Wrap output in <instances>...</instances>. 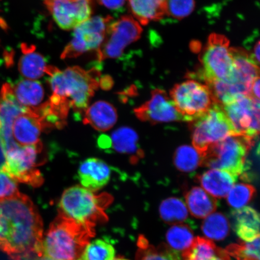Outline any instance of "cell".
Returning <instances> with one entry per match:
<instances>
[{
	"label": "cell",
	"instance_id": "7402d4cb",
	"mask_svg": "<svg viewBox=\"0 0 260 260\" xmlns=\"http://www.w3.org/2000/svg\"><path fill=\"white\" fill-rule=\"evenodd\" d=\"M22 56L19 59V73L26 79L36 80L44 76L47 64L45 58L36 51L34 45L22 44Z\"/></svg>",
	"mask_w": 260,
	"mask_h": 260
},
{
	"label": "cell",
	"instance_id": "ffe728a7",
	"mask_svg": "<svg viewBox=\"0 0 260 260\" xmlns=\"http://www.w3.org/2000/svg\"><path fill=\"white\" fill-rule=\"evenodd\" d=\"M83 123L99 132H106L115 125L118 115L111 104L100 101L84 111Z\"/></svg>",
	"mask_w": 260,
	"mask_h": 260
},
{
	"label": "cell",
	"instance_id": "4dcf8cb0",
	"mask_svg": "<svg viewBox=\"0 0 260 260\" xmlns=\"http://www.w3.org/2000/svg\"><path fill=\"white\" fill-rule=\"evenodd\" d=\"M174 162L179 170L191 172L203 165V156L196 148L190 146H182L175 152Z\"/></svg>",
	"mask_w": 260,
	"mask_h": 260
},
{
	"label": "cell",
	"instance_id": "cb8c5ba5",
	"mask_svg": "<svg viewBox=\"0 0 260 260\" xmlns=\"http://www.w3.org/2000/svg\"><path fill=\"white\" fill-rule=\"evenodd\" d=\"M12 87L16 100L26 108L38 107L44 99L43 87L37 81L28 79L19 80L15 84H12Z\"/></svg>",
	"mask_w": 260,
	"mask_h": 260
},
{
	"label": "cell",
	"instance_id": "836d02e7",
	"mask_svg": "<svg viewBox=\"0 0 260 260\" xmlns=\"http://www.w3.org/2000/svg\"><path fill=\"white\" fill-rule=\"evenodd\" d=\"M255 192V188L251 185L245 183L235 184L227 194L228 204L236 209H241L250 202Z\"/></svg>",
	"mask_w": 260,
	"mask_h": 260
},
{
	"label": "cell",
	"instance_id": "f35d334b",
	"mask_svg": "<svg viewBox=\"0 0 260 260\" xmlns=\"http://www.w3.org/2000/svg\"><path fill=\"white\" fill-rule=\"evenodd\" d=\"M206 260H231L230 255L228 254L225 250L220 249L219 252L215 255Z\"/></svg>",
	"mask_w": 260,
	"mask_h": 260
},
{
	"label": "cell",
	"instance_id": "d6a6232c",
	"mask_svg": "<svg viewBox=\"0 0 260 260\" xmlns=\"http://www.w3.org/2000/svg\"><path fill=\"white\" fill-rule=\"evenodd\" d=\"M225 251L237 260H259V237L252 242L232 244Z\"/></svg>",
	"mask_w": 260,
	"mask_h": 260
},
{
	"label": "cell",
	"instance_id": "3957f363",
	"mask_svg": "<svg viewBox=\"0 0 260 260\" xmlns=\"http://www.w3.org/2000/svg\"><path fill=\"white\" fill-rule=\"evenodd\" d=\"M45 73L48 76L53 95L66 100L78 113L85 111L91 97L100 85V73L97 69L86 71L73 67L61 71L47 66Z\"/></svg>",
	"mask_w": 260,
	"mask_h": 260
},
{
	"label": "cell",
	"instance_id": "f6af8a7d",
	"mask_svg": "<svg viewBox=\"0 0 260 260\" xmlns=\"http://www.w3.org/2000/svg\"><path fill=\"white\" fill-rule=\"evenodd\" d=\"M86 1H88V2H89V1H90V0H86Z\"/></svg>",
	"mask_w": 260,
	"mask_h": 260
},
{
	"label": "cell",
	"instance_id": "4fadbf2b",
	"mask_svg": "<svg viewBox=\"0 0 260 260\" xmlns=\"http://www.w3.org/2000/svg\"><path fill=\"white\" fill-rule=\"evenodd\" d=\"M44 3L54 21L63 30L74 29L92 14L89 2L86 0H44Z\"/></svg>",
	"mask_w": 260,
	"mask_h": 260
},
{
	"label": "cell",
	"instance_id": "7a4b0ae2",
	"mask_svg": "<svg viewBox=\"0 0 260 260\" xmlns=\"http://www.w3.org/2000/svg\"><path fill=\"white\" fill-rule=\"evenodd\" d=\"M95 235L93 228L58 211V216L43 236L40 256L55 260H77Z\"/></svg>",
	"mask_w": 260,
	"mask_h": 260
},
{
	"label": "cell",
	"instance_id": "7bdbcfd3",
	"mask_svg": "<svg viewBox=\"0 0 260 260\" xmlns=\"http://www.w3.org/2000/svg\"><path fill=\"white\" fill-rule=\"evenodd\" d=\"M35 260H55L50 258L46 257V256H39L38 258H36Z\"/></svg>",
	"mask_w": 260,
	"mask_h": 260
},
{
	"label": "cell",
	"instance_id": "f546056e",
	"mask_svg": "<svg viewBox=\"0 0 260 260\" xmlns=\"http://www.w3.org/2000/svg\"><path fill=\"white\" fill-rule=\"evenodd\" d=\"M220 249L212 240L204 237L194 238L192 244L183 252V260H206L217 254Z\"/></svg>",
	"mask_w": 260,
	"mask_h": 260
},
{
	"label": "cell",
	"instance_id": "1f68e13d",
	"mask_svg": "<svg viewBox=\"0 0 260 260\" xmlns=\"http://www.w3.org/2000/svg\"><path fill=\"white\" fill-rule=\"evenodd\" d=\"M115 250L110 244L96 239L87 244L82 254L77 260H113Z\"/></svg>",
	"mask_w": 260,
	"mask_h": 260
},
{
	"label": "cell",
	"instance_id": "603a6c76",
	"mask_svg": "<svg viewBox=\"0 0 260 260\" xmlns=\"http://www.w3.org/2000/svg\"><path fill=\"white\" fill-rule=\"evenodd\" d=\"M186 201L188 210L197 218H206L217 207L216 198L199 187H193L187 191Z\"/></svg>",
	"mask_w": 260,
	"mask_h": 260
},
{
	"label": "cell",
	"instance_id": "ba28073f",
	"mask_svg": "<svg viewBox=\"0 0 260 260\" xmlns=\"http://www.w3.org/2000/svg\"><path fill=\"white\" fill-rule=\"evenodd\" d=\"M172 102L184 121L192 122L215 104L207 84L190 80L177 84L171 91Z\"/></svg>",
	"mask_w": 260,
	"mask_h": 260
},
{
	"label": "cell",
	"instance_id": "d4e9b609",
	"mask_svg": "<svg viewBox=\"0 0 260 260\" xmlns=\"http://www.w3.org/2000/svg\"><path fill=\"white\" fill-rule=\"evenodd\" d=\"M202 230L208 239L220 241L226 238L230 232L229 220L223 214L213 213L203 221Z\"/></svg>",
	"mask_w": 260,
	"mask_h": 260
},
{
	"label": "cell",
	"instance_id": "6da1fadb",
	"mask_svg": "<svg viewBox=\"0 0 260 260\" xmlns=\"http://www.w3.org/2000/svg\"><path fill=\"white\" fill-rule=\"evenodd\" d=\"M43 223L30 198L19 192L0 198V251L13 260L31 254L40 256Z\"/></svg>",
	"mask_w": 260,
	"mask_h": 260
},
{
	"label": "cell",
	"instance_id": "ac0fdd59",
	"mask_svg": "<svg viewBox=\"0 0 260 260\" xmlns=\"http://www.w3.org/2000/svg\"><path fill=\"white\" fill-rule=\"evenodd\" d=\"M237 178L229 172L213 169L201 175L198 180L208 193L215 198H222L227 196Z\"/></svg>",
	"mask_w": 260,
	"mask_h": 260
},
{
	"label": "cell",
	"instance_id": "8d00e7d4",
	"mask_svg": "<svg viewBox=\"0 0 260 260\" xmlns=\"http://www.w3.org/2000/svg\"><path fill=\"white\" fill-rule=\"evenodd\" d=\"M127 0H99L101 5L112 11H118L125 5Z\"/></svg>",
	"mask_w": 260,
	"mask_h": 260
},
{
	"label": "cell",
	"instance_id": "9c48e42d",
	"mask_svg": "<svg viewBox=\"0 0 260 260\" xmlns=\"http://www.w3.org/2000/svg\"><path fill=\"white\" fill-rule=\"evenodd\" d=\"M42 150L41 142L34 145L18 146L6 152L1 171L16 182L34 187L41 186L44 178L37 168L38 155Z\"/></svg>",
	"mask_w": 260,
	"mask_h": 260
},
{
	"label": "cell",
	"instance_id": "ab89813d",
	"mask_svg": "<svg viewBox=\"0 0 260 260\" xmlns=\"http://www.w3.org/2000/svg\"><path fill=\"white\" fill-rule=\"evenodd\" d=\"M99 145L102 148H109L111 146V140L107 136H101L99 141Z\"/></svg>",
	"mask_w": 260,
	"mask_h": 260
},
{
	"label": "cell",
	"instance_id": "b9f144b4",
	"mask_svg": "<svg viewBox=\"0 0 260 260\" xmlns=\"http://www.w3.org/2000/svg\"><path fill=\"white\" fill-rule=\"evenodd\" d=\"M0 27L3 29L8 28L7 24L6 23L5 21L1 17V16H0Z\"/></svg>",
	"mask_w": 260,
	"mask_h": 260
},
{
	"label": "cell",
	"instance_id": "277c9868",
	"mask_svg": "<svg viewBox=\"0 0 260 260\" xmlns=\"http://www.w3.org/2000/svg\"><path fill=\"white\" fill-rule=\"evenodd\" d=\"M112 200L111 195L108 193L96 194L85 187L75 186L63 191L58 211L94 229L98 223L108 220L105 210Z\"/></svg>",
	"mask_w": 260,
	"mask_h": 260
},
{
	"label": "cell",
	"instance_id": "8992f818",
	"mask_svg": "<svg viewBox=\"0 0 260 260\" xmlns=\"http://www.w3.org/2000/svg\"><path fill=\"white\" fill-rule=\"evenodd\" d=\"M200 59L203 77L207 84L232 80L235 70V57L225 36L210 35Z\"/></svg>",
	"mask_w": 260,
	"mask_h": 260
},
{
	"label": "cell",
	"instance_id": "7c38bea8",
	"mask_svg": "<svg viewBox=\"0 0 260 260\" xmlns=\"http://www.w3.org/2000/svg\"><path fill=\"white\" fill-rule=\"evenodd\" d=\"M236 134L254 140L259 131V100L249 95L222 106Z\"/></svg>",
	"mask_w": 260,
	"mask_h": 260
},
{
	"label": "cell",
	"instance_id": "e575fe53",
	"mask_svg": "<svg viewBox=\"0 0 260 260\" xmlns=\"http://www.w3.org/2000/svg\"><path fill=\"white\" fill-rule=\"evenodd\" d=\"M194 7V0H166V14L177 19L186 18Z\"/></svg>",
	"mask_w": 260,
	"mask_h": 260
},
{
	"label": "cell",
	"instance_id": "d590c367",
	"mask_svg": "<svg viewBox=\"0 0 260 260\" xmlns=\"http://www.w3.org/2000/svg\"><path fill=\"white\" fill-rule=\"evenodd\" d=\"M19 192L17 182L0 170V198L11 197Z\"/></svg>",
	"mask_w": 260,
	"mask_h": 260
},
{
	"label": "cell",
	"instance_id": "44dd1931",
	"mask_svg": "<svg viewBox=\"0 0 260 260\" xmlns=\"http://www.w3.org/2000/svg\"><path fill=\"white\" fill-rule=\"evenodd\" d=\"M130 11L139 23L146 25L164 18L166 0H127Z\"/></svg>",
	"mask_w": 260,
	"mask_h": 260
},
{
	"label": "cell",
	"instance_id": "d6986e66",
	"mask_svg": "<svg viewBox=\"0 0 260 260\" xmlns=\"http://www.w3.org/2000/svg\"><path fill=\"white\" fill-rule=\"evenodd\" d=\"M233 227L237 235L245 242L259 237V216L252 207H244L232 213Z\"/></svg>",
	"mask_w": 260,
	"mask_h": 260
},
{
	"label": "cell",
	"instance_id": "74e56055",
	"mask_svg": "<svg viewBox=\"0 0 260 260\" xmlns=\"http://www.w3.org/2000/svg\"><path fill=\"white\" fill-rule=\"evenodd\" d=\"M250 95L254 99L259 100V77L253 81Z\"/></svg>",
	"mask_w": 260,
	"mask_h": 260
},
{
	"label": "cell",
	"instance_id": "30bf717a",
	"mask_svg": "<svg viewBox=\"0 0 260 260\" xmlns=\"http://www.w3.org/2000/svg\"><path fill=\"white\" fill-rule=\"evenodd\" d=\"M142 32L141 25L130 16H123L117 20L113 19L107 25L105 39L98 50L99 61L121 56L129 45L138 41Z\"/></svg>",
	"mask_w": 260,
	"mask_h": 260
},
{
	"label": "cell",
	"instance_id": "60d3db41",
	"mask_svg": "<svg viewBox=\"0 0 260 260\" xmlns=\"http://www.w3.org/2000/svg\"><path fill=\"white\" fill-rule=\"evenodd\" d=\"M253 59L258 64L259 62V42L257 41L253 48V55H251Z\"/></svg>",
	"mask_w": 260,
	"mask_h": 260
},
{
	"label": "cell",
	"instance_id": "83f0119b",
	"mask_svg": "<svg viewBox=\"0 0 260 260\" xmlns=\"http://www.w3.org/2000/svg\"><path fill=\"white\" fill-rule=\"evenodd\" d=\"M194 239L192 231L183 223L175 224L168 231L167 240L174 251L184 252L189 248Z\"/></svg>",
	"mask_w": 260,
	"mask_h": 260
},
{
	"label": "cell",
	"instance_id": "4316f807",
	"mask_svg": "<svg viewBox=\"0 0 260 260\" xmlns=\"http://www.w3.org/2000/svg\"><path fill=\"white\" fill-rule=\"evenodd\" d=\"M136 260H180L177 252L167 246L149 245L144 237L139 238Z\"/></svg>",
	"mask_w": 260,
	"mask_h": 260
},
{
	"label": "cell",
	"instance_id": "5bb4252c",
	"mask_svg": "<svg viewBox=\"0 0 260 260\" xmlns=\"http://www.w3.org/2000/svg\"><path fill=\"white\" fill-rule=\"evenodd\" d=\"M26 109L16 100L12 84H3L0 90V146L4 155L18 146L13 139V123Z\"/></svg>",
	"mask_w": 260,
	"mask_h": 260
},
{
	"label": "cell",
	"instance_id": "ee69618b",
	"mask_svg": "<svg viewBox=\"0 0 260 260\" xmlns=\"http://www.w3.org/2000/svg\"><path fill=\"white\" fill-rule=\"evenodd\" d=\"M113 260H128V259H126L125 258H123L119 257V258H114Z\"/></svg>",
	"mask_w": 260,
	"mask_h": 260
},
{
	"label": "cell",
	"instance_id": "e0dca14e",
	"mask_svg": "<svg viewBox=\"0 0 260 260\" xmlns=\"http://www.w3.org/2000/svg\"><path fill=\"white\" fill-rule=\"evenodd\" d=\"M110 176L111 168L106 162L96 158L86 159L81 162L78 170L81 185L94 192L106 186Z\"/></svg>",
	"mask_w": 260,
	"mask_h": 260
},
{
	"label": "cell",
	"instance_id": "9a60e30c",
	"mask_svg": "<svg viewBox=\"0 0 260 260\" xmlns=\"http://www.w3.org/2000/svg\"><path fill=\"white\" fill-rule=\"evenodd\" d=\"M136 116L143 121L152 123L184 121L173 102L165 91L155 89L151 99L135 110Z\"/></svg>",
	"mask_w": 260,
	"mask_h": 260
},
{
	"label": "cell",
	"instance_id": "2e32d148",
	"mask_svg": "<svg viewBox=\"0 0 260 260\" xmlns=\"http://www.w3.org/2000/svg\"><path fill=\"white\" fill-rule=\"evenodd\" d=\"M44 130L46 128L35 109L27 108L13 123V139L20 146L38 144Z\"/></svg>",
	"mask_w": 260,
	"mask_h": 260
},
{
	"label": "cell",
	"instance_id": "8fae6325",
	"mask_svg": "<svg viewBox=\"0 0 260 260\" xmlns=\"http://www.w3.org/2000/svg\"><path fill=\"white\" fill-rule=\"evenodd\" d=\"M113 18L97 16L90 18L74 28L71 40L65 47L61 58H76L89 51L97 50L105 39L107 25Z\"/></svg>",
	"mask_w": 260,
	"mask_h": 260
},
{
	"label": "cell",
	"instance_id": "52a82bcc",
	"mask_svg": "<svg viewBox=\"0 0 260 260\" xmlns=\"http://www.w3.org/2000/svg\"><path fill=\"white\" fill-rule=\"evenodd\" d=\"M194 148L202 156L211 146L236 135L222 106L214 104L204 115L191 122Z\"/></svg>",
	"mask_w": 260,
	"mask_h": 260
},
{
	"label": "cell",
	"instance_id": "484cf974",
	"mask_svg": "<svg viewBox=\"0 0 260 260\" xmlns=\"http://www.w3.org/2000/svg\"><path fill=\"white\" fill-rule=\"evenodd\" d=\"M159 211L162 220L174 225L183 223L187 219L188 214L186 205L176 198H168L162 201Z\"/></svg>",
	"mask_w": 260,
	"mask_h": 260
},
{
	"label": "cell",
	"instance_id": "5b68a950",
	"mask_svg": "<svg viewBox=\"0 0 260 260\" xmlns=\"http://www.w3.org/2000/svg\"><path fill=\"white\" fill-rule=\"evenodd\" d=\"M253 141L242 135L230 136L208 149L203 155V165L238 177L245 171L246 156Z\"/></svg>",
	"mask_w": 260,
	"mask_h": 260
},
{
	"label": "cell",
	"instance_id": "f1b7e54d",
	"mask_svg": "<svg viewBox=\"0 0 260 260\" xmlns=\"http://www.w3.org/2000/svg\"><path fill=\"white\" fill-rule=\"evenodd\" d=\"M111 146L122 154H134L138 151V135L134 130L121 127L112 133Z\"/></svg>",
	"mask_w": 260,
	"mask_h": 260
}]
</instances>
